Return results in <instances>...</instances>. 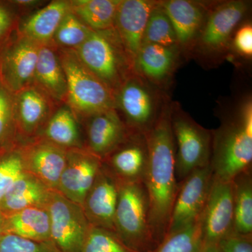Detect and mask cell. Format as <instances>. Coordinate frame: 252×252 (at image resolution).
<instances>
[{
	"instance_id": "obj_1",
	"label": "cell",
	"mask_w": 252,
	"mask_h": 252,
	"mask_svg": "<svg viewBox=\"0 0 252 252\" xmlns=\"http://www.w3.org/2000/svg\"><path fill=\"white\" fill-rule=\"evenodd\" d=\"M167 101L160 117L147 134L149 162L144 179L148 194L151 229L157 245L165 238L179 184L176 178V147Z\"/></svg>"
},
{
	"instance_id": "obj_2",
	"label": "cell",
	"mask_w": 252,
	"mask_h": 252,
	"mask_svg": "<svg viewBox=\"0 0 252 252\" xmlns=\"http://www.w3.org/2000/svg\"><path fill=\"white\" fill-rule=\"evenodd\" d=\"M233 110L220 115V124L212 130L210 160L213 176L232 181L252 168V99L248 94Z\"/></svg>"
},
{
	"instance_id": "obj_3",
	"label": "cell",
	"mask_w": 252,
	"mask_h": 252,
	"mask_svg": "<svg viewBox=\"0 0 252 252\" xmlns=\"http://www.w3.org/2000/svg\"><path fill=\"white\" fill-rule=\"evenodd\" d=\"M251 1H213L190 54L204 67H215L229 57L232 38L246 19Z\"/></svg>"
},
{
	"instance_id": "obj_4",
	"label": "cell",
	"mask_w": 252,
	"mask_h": 252,
	"mask_svg": "<svg viewBox=\"0 0 252 252\" xmlns=\"http://www.w3.org/2000/svg\"><path fill=\"white\" fill-rule=\"evenodd\" d=\"M81 62L115 94L131 74L135 62L126 51L115 28L93 31L74 50Z\"/></svg>"
},
{
	"instance_id": "obj_5",
	"label": "cell",
	"mask_w": 252,
	"mask_h": 252,
	"mask_svg": "<svg viewBox=\"0 0 252 252\" xmlns=\"http://www.w3.org/2000/svg\"><path fill=\"white\" fill-rule=\"evenodd\" d=\"M170 99L167 91L135 72L116 91L114 107L130 132L147 135Z\"/></svg>"
},
{
	"instance_id": "obj_6",
	"label": "cell",
	"mask_w": 252,
	"mask_h": 252,
	"mask_svg": "<svg viewBox=\"0 0 252 252\" xmlns=\"http://www.w3.org/2000/svg\"><path fill=\"white\" fill-rule=\"evenodd\" d=\"M57 49L67 79L65 104L77 117L86 119L97 113L115 109L112 91L81 62L76 51Z\"/></svg>"
},
{
	"instance_id": "obj_7",
	"label": "cell",
	"mask_w": 252,
	"mask_h": 252,
	"mask_svg": "<svg viewBox=\"0 0 252 252\" xmlns=\"http://www.w3.org/2000/svg\"><path fill=\"white\" fill-rule=\"evenodd\" d=\"M119 182L115 233L135 252H152L157 248L149 220L148 194L144 183Z\"/></svg>"
},
{
	"instance_id": "obj_8",
	"label": "cell",
	"mask_w": 252,
	"mask_h": 252,
	"mask_svg": "<svg viewBox=\"0 0 252 252\" xmlns=\"http://www.w3.org/2000/svg\"><path fill=\"white\" fill-rule=\"evenodd\" d=\"M170 122L176 147V178L180 184L194 170L210 165L212 130L195 122L177 101L170 104Z\"/></svg>"
},
{
	"instance_id": "obj_9",
	"label": "cell",
	"mask_w": 252,
	"mask_h": 252,
	"mask_svg": "<svg viewBox=\"0 0 252 252\" xmlns=\"http://www.w3.org/2000/svg\"><path fill=\"white\" fill-rule=\"evenodd\" d=\"M41 44L16 30L0 46V83L13 94L32 85Z\"/></svg>"
},
{
	"instance_id": "obj_10",
	"label": "cell",
	"mask_w": 252,
	"mask_h": 252,
	"mask_svg": "<svg viewBox=\"0 0 252 252\" xmlns=\"http://www.w3.org/2000/svg\"><path fill=\"white\" fill-rule=\"evenodd\" d=\"M47 209L55 248L60 252H81L91 227L82 207L54 190Z\"/></svg>"
},
{
	"instance_id": "obj_11",
	"label": "cell",
	"mask_w": 252,
	"mask_h": 252,
	"mask_svg": "<svg viewBox=\"0 0 252 252\" xmlns=\"http://www.w3.org/2000/svg\"><path fill=\"white\" fill-rule=\"evenodd\" d=\"M212 180L213 172L210 165L194 170L179 184L166 235L183 229L200 220Z\"/></svg>"
},
{
	"instance_id": "obj_12",
	"label": "cell",
	"mask_w": 252,
	"mask_h": 252,
	"mask_svg": "<svg viewBox=\"0 0 252 252\" xmlns=\"http://www.w3.org/2000/svg\"><path fill=\"white\" fill-rule=\"evenodd\" d=\"M205 244H217L234 232L232 181L213 176L211 188L201 217Z\"/></svg>"
},
{
	"instance_id": "obj_13",
	"label": "cell",
	"mask_w": 252,
	"mask_h": 252,
	"mask_svg": "<svg viewBox=\"0 0 252 252\" xmlns=\"http://www.w3.org/2000/svg\"><path fill=\"white\" fill-rule=\"evenodd\" d=\"M17 142L25 171L56 190L65 165L67 149L40 136Z\"/></svg>"
},
{
	"instance_id": "obj_14",
	"label": "cell",
	"mask_w": 252,
	"mask_h": 252,
	"mask_svg": "<svg viewBox=\"0 0 252 252\" xmlns=\"http://www.w3.org/2000/svg\"><path fill=\"white\" fill-rule=\"evenodd\" d=\"M212 2L194 0H160L162 8L173 26L183 59H190Z\"/></svg>"
},
{
	"instance_id": "obj_15",
	"label": "cell",
	"mask_w": 252,
	"mask_h": 252,
	"mask_svg": "<svg viewBox=\"0 0 252 252\" xmlns=\"http://www.w3.org/2000/svg\"><path fill=\"white\" fill-rule=\"evenodd\" d=\"M102 166V160L86 147L69 149L56 191L82 206Z\"/></svg>"
},
{
	"instance_id": "obj_16",
	"label": "cell",
	"mask_w": 252,
	"mask_h": 252,
	"mask_svg": "<svg viewBox=\"0 0 252 252\" xmlns=\"http://www.w3.org/2000/svg\"><path fill=\"white\" fill-rule=\"evenodd\" d=\"M102 162L119 182L144 183L149 162L147 135L130 132Z\"/></svg>"
},
{
	"instance_id": "obj_17",
	"label": "cell",
	"mask_w": 252,
	"mask_h": 252,
	"mask_svg": "<svg viewBox=\"0 0 252 252\" xmlns=\"http://www.w3.org/2000/svg\"><path fill=\"white\" fill-rule=\"evenodd\" d=\"M14 99L16 141L37 137L54 112L56 102L34 85L14 94Z\"/></svg>"
},
{
	"instance_id": "obj_18",
	"label": "cell",
	"mask_w": 252,
	"mask_h": 252,
	"mask_svg": "<svg viewBox=\"0 0 252 252\" xmlns=\"http://www.w3.org/2000/svg\"><path fill=\"white\" fill-rule=\"evenodd\" d=\"M118 195L119 182L102 162V166L81 206L91 225L115 233L114 216Z\"/></svg>"
},
{
	"instance_id": "obj_19",
	"label": "cell",
	"mask_w": 252,
	"mask_h": 252,
	"mask_svg": "<svg viewBox=\"0 0 252 252\" xmlns=\"http://www.w3.org/2000/svg\"><path fill=\"white\" fill-rule=\"evenodd\" d=\"M182 60L177 47L143 44L136 57L135 71L149 82L167 92Z\"/></svg>"
},
{
	"instance_id": "obj_20",
	"label": "cell",
	"mask_w": 252,
	"mask_h": 252,
	"mask_svg": "<svg viewBox=\"0 0 252 252\" xmlns=\"http://www.w3.org/2000/svg\"><path fill=\"white\" fill-rule=\"evenodd\" d=\"M158 2L157 0H120L114 28L134 62L142 45L149 16Z\"/></svg>"
},
{
	"instance_id": "obj_21",
	"label": "cell",
	"mask_w": 252,
	"mask_h": 252,
	"mask_svg": "<svg viewBox=\"0 0 252 252\" xmlns=\"http://www.w3.org/2000/svg\"><path fill=\"white\" fill-rule=\"evenodd\" d=\"M86 120V148L102 160L121 145L130 133L115 109L97 113Z\"/></svg>"
},
{
	"instance_id": "obj_22",
	"label": "cell",
	"mask_w": 252,
	"mask_h": 252,
	"mask_svg": "<svg viewBox=\"0 0 252 252\" xmlns=\"http://www.w3.org/2000/svg\"><path fill=\"white\" fill-rule=\"evenodd\" d=\"M32 85L42 91L56 103L65 104L67 79L58 49L52 44L39 47Z\"/></svg>"
},
{
	"instance_id": "obj_23",
	"label": "cell",
	"mask_w": 252,
	"mask_h": 252,
	"mask_svg": "<svg viewBox=\"0 0 252 252\" xmlns=\"http://www.w3.org/2000/svg\"><path fill=\"white\" fill-rule=\"evenodd\" d=\"M69 11V0H54L24 21L20 20L17 31L41 45L51 44L59 25Z\"/></svg>"
},
{
	"instance_id": "obj_24",
	"label": "cell",
	"mask_w": 252,
	"mask_h": 252,
	"mask_svg": "<svg viewBox=\"0 0 252 252\" xmlns=\"http://www.w3.org/2000/svg\"><path fill=\"white\" fill-rule=\"evenodd\" d=\"M52 190L26 172L0 201V212L7 215L31 207H47Z\"/></svg>"
},
{
	"instance_id": "obj_25",
	"label": "cell",
	"mask_w": 252,
	"mask_h": 252,
	"mask_svg": "<svg viewBox=\"0 0 252 252\" xmlns=\"http://www.w3.org/2000/svg\"><path fill=\"white\" fill-rule=\"evenodd\" d=\"M4 216L5 233L39 243H51L47 207H31Z\"/></svg>"
},
{
	"instance_id": "obj_26",
	"label": "cell",
	"mask_w": 252,
	"mask_h": 252,
	"mask_svg": "<svg viewBox=\"0 0 252 252\" xmlns=\"http://www.w3.org/2000/svg\"><path fill=\"white\" fill-rule=\"evenodd\" d=\"M38 136L67 149L85 148L78 118L66 104L56 109Z\"/></svg>"
},
{
	"instance_id": "obj_27",
	"label": "cell",
	"mask_w": 252,
	"mask_h": 252,
	"mask_svg": "<svg viewBox=\"0 0 252 252\" xmlns=\"http://www.w3.org/2000/svg\"><path fill=\"white\" fill-rule=\"evenodd\" d=\"M120 0H69L71 11L94 31L114 27Z\"/></svg>"
},
{
	"instance_id": "obj_28",
	"label": "cell",
	"mask_w": 252,
	"mask_h": 252,
	"mask_svg": "<svg viewBox=\"0 0 252 252\" xmlns=\"http://www.w3.org/2000/svg\"><path fill=\"white\" fill-rule=\"evenodd\" d=\"M233 182L234 232L252 235V170L235 176Z\"/></svg>"
},
{
	"instance_id": "obj_29",
	"label": "cell",
	"mask_w": 252,
	"mask_h": 252,
	"mask_svg": "<svg viewBox=\"0 0 252 252\" xmlns=\"http://www.w3.org/2000/svg\"><path fill=\"white\" fill-rule=\"evenodd\" d=\"M204 247L200 218L183 229L165 235L152 252H202Z\"/></svg>"
},
{
	"instance_id": "obj_30",
	"label": "cell",
	"mask_w": 252,
	"mask_h": 252,
	"mask_svg": "<svg viewBox=\"0 0 252 252\" xmlns=\"http://www.w3.org/2000/svg\"><path fill=\"white\" fill-rule=\"evenodd\" d=\"M146 44L178 48L173 26L160 1L151 12L144 30L142 45Z\"/></svg>"
},
{
	"instance_id": "obj_31",
	"label": "cell",
	"mask_w": 252,
	"mask_h": 252,
	"mask_svg": "<svg viewBox=\"0 0 252 252\" xmlns=\"http://www.w3.org/2000/svg\"><path fill=\"white\" fill-rule=\"evenodd\" d=\"M93 31L70 10L59 25L51 44L57 49L75 50L84 44Z\"/></svg>"
},
{
	"instance_id": "obj_32",
	"label": "cell",
	"mask_w": 252,
	"mask_h": 252,
	"mask_svg": "<svg viewBox=\"0 0 252 252\" xmlns=\"http://www.w3.org/2000/svg\"><path fill=\"white\" fill-rule=\"evenodd\" d=\"M25 172L17 142L0 150V201Z\"/></svg>"
},
{
	"instance_id": "obj_33",
	"label": "cell",
	"mask_w": 252,
	"mask_h": 252,
	"mask_svg": "<svg viewBox=\"0 0 252 252\" xmlns=\"http://www.w3.org/2000/svg\"><path fill=\"white\" fill-rule=\"evenodd\" d=\"M17 140L14 94L0 83V150Z\"/></svg>"
},
{
	"instance_id": "obj_34",
	"label": "cell",
	"mask_w": 252,
	"mask_h": 252,
	"mask_svg": "<svg viewBox=\"0 0 252 252\" xmlns=\"http://www.w3.org/2000/svg\"><path fill=\"white\" fill-rule=\"evenodd\" d=\"M81 252H135L127 248L114 232L91 225Z\"/></svg>"
},
{
	"instance_id": "obj_35",
	"label": "cell",
	"mask_w": 252,
	"mask_h": 252,
	"mask_svg": "<svg viewBox=\"0 0 252 252\" xmlns=\"http://www.w3.org/2000/svg\"><path fill=\"white\" fill-rule=\"evenodd\" d=\"M0 252H60L52 243H39L5 233L0 242Z\"/></svg>"
},
{
	"instance_id": "obj_36",
	"label": "cell",
	"mask_w": 252,
	"mask_h": 252,
	"mask_svg": "<svg viewBox=\"0 0 252 252\" xmlns=\"http://www.w3.org/2000/svg\"><path fill=\"white\" fill-rule=\"evenodd\" d=\"M233 56L251 61L252 59V24L250 21H243L233 34L230 45L229 57ZM228 57V58H229Z\"/></svg>"
},
{
	"instance_id": "obj_37",
	"label": "cell",
	"mask_w": 252,
	"mask_h": 252,
	"mask_svg": "<svg viewBox=\"0 0 252 252\" xmlns=\"http://www.w3.org/2000/svg\"><path fill=\"white\" fill-rule=\"evenodd\" d=\"M20 12L11 1H0V46L17 30Z\"/></svg>"
},
{
	"instance_id": "obj_38",
	"label": "cell",
	"mask_w": 252,
	"mask_h": 252,
	"mask_svg": "<svg viewBox=\"0 0 252 252\" xmlns=\"http://www.w3.org/2000/svg\"><path fill=\"white\" fill-rule=\"evenodd\" d=\"M220 252H252V235L233 232L219 244Z\"/></svg>"
},
{
	"instance_id": "obj_39",
	"label": "cell",
	"mask_w": 252,
	"mask_h": 252,
	"mask_svg": "<svg viewBox=\"0 0 252 252\" xmlns=\"http://www.w3.org/2000/svg\"><path fill=\"white\" fill-rule=\"evenodd\" d=\"M17 8L18 11L21 14V11L23 10L33 9L34 8H37L40 6L44 1H39V0H14L11 1Z\"/></svg>"
},
{
	"instance_id": "obj_40",
	"label": "cell",
	"mask_w": 252,
	"mask_h": 252,
	"mask_svg": "<svg viewBox=\"0 0 252 252\" xmlns=\"http://www.w3.org/2000/svg\"><path fill=\"white\" fill-rule=\"evenodd\" d=\"M202 252H220V246L217 244H205Z\"/></svg>"
},
{
	"instance_id": "obj_41",
	"label": "cell",
	"mask_w": 252,
	"mask_h": 252,
	"mask_svg": "<svg viewBox=\"0 0 252 252\" xmlns=\"http://www.w3.org/2000/svg\"><path fill=\"white\" fill-rule=\"evenodd\" d=\"M5 234L4 231V216L1 212H0V242L3 235Z\"/></svg>"
}]
</instances>
